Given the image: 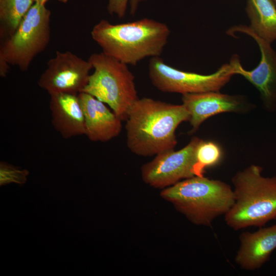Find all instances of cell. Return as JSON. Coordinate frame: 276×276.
Masks as SVG:
<instances>
[{"label":"cell","mask_w":276,"mask_h":276,"mask_svg":"<svg viewBox=\"0 0 276 276\" xmlns=\"http://www.w3.org/2000/svg\"><path fill=\"white\" fill-rule=\"evenodd\" d=\"M190 117L183 104L139 98L130 107L126 120L127 147L142 156L174 149L177 144L176 129L182 122L189 121Z\"/></svg>","instance_id":"1"},{"label":"cell","mask_w":276,"mask_h":276,"mask_svg":"<svg viewBox=\"0 0 276 276\" xmlns=\"http://www.w3.org/2000/svg\"><path fill=\"white\" fill-rule=\"evenodd\" d=\"M170 34L166 24L148 18L118 24L102 19L91 31L102 53L128 65L160 56Z\"/></svg>","instance_id":"2"},{"label":"cell","mask_w":276,"mask_h":276,"mask_svg":"<svg viewBox=\"0 0 276 276\" xmlns=\"http://www.w3.org/2000/svg\"><path fill=\"white\" fill-rule=\"evenodd\" d=\"M262 171V167L252 165L232 178L235 203L224 219L235 231L261 227L276 219V177H264Z\"/></svg>","instance_id":"3"},{"label":"cell","mask_w":276,"mask_h":276,"mask_svg":"<svg viewBox=\"0 0 276 276\" xmlns=\"http://www.w3.org/2000/svg\"><path fill=\"white\" fill-rule=\"evenodd\" d=\"M160 196L192 223L207 226L225 215L235 203L228 185L203 176H194L165 188Z\"/></svg>","instance_id":"4"},{"label":"cell","mask_w":276,"mask_h":276,"mask_svg":"<svg viewBox=\"0 0 276 276\" xmlns=\"http://www.w3.org/2000/svg\"><path fill=\"white\" fill-rule=\"evenodd\" d=\"M88 60L94 71L82 92L107 104L125 121L130 107L139 98L134 76L128 65L102 52L92 54Z\"/></svg>","instance_id":"5"},{"label":"cell","mask_w":276,"mask_h":276,"mask_svg":"<svg viewBox=\"0 0 276 276\" xmlns=\"http://www.w3.org/2000/svg\"><path fill=\"white\" fill-rule=\"evenodd\" d=\"M51 15L45 5L33 4L15 32L2 44L0 56L10 65L22 72L27 71L35 57L49 43Z\"/></svg>","instance_id":"6"},{"label":"cell","mask_w":276,"mask_h":276,"mask_svg":"<svg viewBox=\"0 0 276 276\" xmlns=\"http://www.w3.org/2000/svg\"><path fill=\"white\" fill-rule=\"evenodd\" d=\"M148 75L152 85L159 91L184 95L219 91L235 74L229 62L223 64L213 74L202 75L177 70L158 56L150 58Z\"/></svg>","instance_id":"7"},{"label":"cell","mask_w":276,"mask_h":276,"mask_svg":"<svg viewBox=\"0 0 276 276\" xmlns=\"http://www.w3.org/2000/svg\"><path fill=\"white\" fill-rule=\"evenodd\" d=\"M200 141L194 137L178 151L172 149L155 155L141 168L143 181L154 188L165 189L195 176V153Z\"/></svg>","instance_id":"8"},{"label":"cell","mask_w":276,"mask_h":276,"mask_svg":"<svg viewBox=\"0 0 276 276\" xmlns=\"http://www.w3.org/2000/svg\"><path fill=\"white\" fill-rule=\"evenodd\" d=\"M38 85L49 95L67 93L78 95L88 83L93 66L70 51H57L47 63Z\"/></svg>","instance_id":"9"},{"label":"cell","mask_w":276,"mask_h":276,"mask_svg":"<svg viewBox=\"0 0 276 276\" xmlns=\"http://www.w3.org/2000/svg\"><path fill=\"white\" fill-rule=\"evenodd\" d=\"M226 33L232 36L236 33L246 34L258 45L261 59L258 65L254 70L244 69L237 55L232 56L229 62L234 67L235 75L242 76L257 88L266 106L274 105L276 102V52L271 43L257 36L246 25L233 26Z\"/></svg>","instance_id":"10"},{"label":"cell","mask_w":276,"mask_h":276,"mask_svg":"<svg viewBox=\"0 0 276 276\" xmlns=\"http://www.w3.org/2000/svg\"><path fill=\"white\" fill-rule=\"evenodd\" d=\"M83 108L85 134L93 142H107L122 131V120L105 104L86 93L78 94Z\"/></svg>","instance_id":"11"},{"label":"cell","mask_w":276,"mask_h":276,"mask_svg":"<svg viewBox=\"0 0 276 276\" xmlns=\"http://www.w3.org/2000/svg\"><path fill=\"white\" fill-rule=\"evenodd\" d=\"M50 96L52 124L62 138L85 135V117L78 94L57 93Z\"/></svg>","instance_id":"12"},{"label":"cell","mask_w":276,"mask_h":276,"mask_svg":"<svg viewBox=\"0 0 276 276\" xmlns=\"http://www.w3.org/2000/svg\"><path fill=\"white\" fill-rule=\"evenodd\" d=\"M239 240L236 263L246 270L258 269L269 260L276 248V224L253 233L243 232Z\"/></svg>","instance_id":"13"},{"label":"cell","mask_w":276,"mask_h":276,"mask_svg":"<svg viewBox=\"0 0 276 276\" xmlns=\"http://www.w3.org/2000/svg\"><path fill=\"white\" fill-rule=\"evenodd\" d=\"M182 101L190 114L189 122L193 131L209 117L224 112L237 111L241 106L238 97L219 91L184 94Z\"/></svg>","instance_id":"14"},{"label":"cell","mask_w":276,"mask_h":276,"mask_svg":"<svg viewBox=\"0 0 276 276\" xmlns=\"http://www.w3.org/2000/svg\"><path fill=\"white\" fill-rule=\"evenodd\" d=\"M245 10L249 29L271 44L276 40V5L273 0H247Z\"/></svg>","instance_id":"15"},{"label":"cell","mask_w":276,"mask_h":276,"mask_svg":"<svg viewBox=\"0 0 276 276\" xmlns=\"http://www.w3.org/2000/svg\"><path fill=\"white\" fill-rule=\"evenodd\" d=\"M33 0H0L1 34L7 38L16 31Z\"/></svg>","instance_id":"16"},{"label":"cell","mask_w":276,"mask_h":276,"mask_svg":"<svg viewBox=\"0 0 276 276\" xmlns=\"http://www.w3.org/2000/svg\"><path fill=\"white\" fill-rule=\"evenodd\" d=\"M221 151L217 144L201 140L195 153V176H203L205 168L218 164L221 159Z\"/></svg>","instance_id":"17"},{"label":"cell","mask_w":276,"mask_h":276,"mask_svg":"<svg viewBox=\"0 0 276 276\" xmlns=\"http://www.w3.org/2000/svg\"><path fill=\"white\" fill-rule=\"evenodd\" d=\"M29 174V171L26 169H21L5 162L0 163L1 186L11 183L24 185L27 181Z\"/></svg>","instance_id":"18"},{"label":"cell","mask_w":276,"mask_h":276,"mask_svg":"<svg viewBox=\"0 0 276 276\" xmlns=\"http://www.w3.org/2000/svg\"><path fill=\"white\" fill-rule=\"evenodd\" d=\"M147 0H108L107 10L109 14L116 15L119 18L125 16L128 5L130 13L134 15L140 4Z\"/></svg>","instance_id":"19"},{"label":"cell","mask_w":276,"mask_h":276,"mask_svg":"<svg viewBox=\"0 0 276 276\" xmlns=\"http://www.w3.org/2000/svg\"><path fill=\"white\" fill-rule=\"evenodd\" d=\"M9 63L0 56V76L5 78L7 76L9 69Z\"/></svg>","instance_id":"20"},{"label":"cell","mask_w":276,"mask_h":276,"mask_svg":"<svg viewBox=\"0 0 276 276\" xmlns=\"http://www.w3.org/2000/svg\"><path fill=\"white\" fill-rule=\"evenodd\" d=\"M49 0H33L35 3H37L41 5H45V3ZM62 3H66L69 0H57Z\"/></svg>","instance_id":"21"},{"label":"cell","mask_w":276,"mask_h":276,"mask_svg":"<svg viewBox=\"0 0 276 276\" xmlns=\"http://www.w3.org/2000/svg\"><path fill=\"white\" fill-rule=\"evenodd\" d=\"M273 1L274 2V4H275V5H276V0H273Z\"/></svg>","instance_id":"22"}]
</instances>
